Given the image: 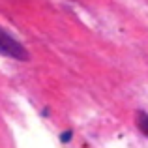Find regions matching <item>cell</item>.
Returning <instances> with one entry per match:
<instances>
[{"label":"cell","instance_id":"6da1fadb","mask_svg":"<svg viewBox=\"0 0 148 148\" xmlns=\"http://www.w3.org/2000/svg\"><path fill=\"white\" fill-rule=\"evenodd\" d=\"M0 47H2V53L6 56H11L15 60H26V56H28L25 47L19 41H15L8 32H2V43H0Z\"/></svg>","mask_w":148,"mask_h":148},{"label":"cell","instance_id":"7a4b0ae2","mask_svg":"<svg viewBox=\"0 0 148 148\" xmlns=\"http://www.w3.org/2000/svg\"><path fill=\"white\" fill-rule=\"evenodd\" d=\"M139 127L143 130V133L148 135V114H145V112H139Z\"/></svg>","mask_w":148,"mask_h":148}]
</instances>
